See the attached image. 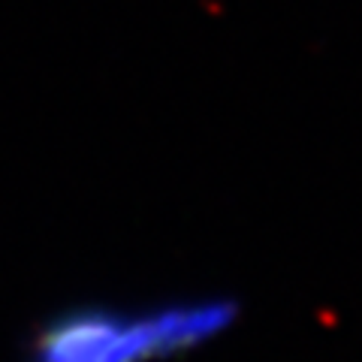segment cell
<instances>
[{"label": "cell", "instance_id": "1", "mask_svg": "<svg viewBox=\"0 0 362 362\" xmlns=\"http://www.w3.org/2000/svg\"><path fill=\"white\" fill-rule=\"evenodd\" d=\"M239 305L223 296L175 299L148 308L76 305L33 329L28 362H166L233 329Z\"/></svg>", "mask_w": 362, "mask_h": 362}]
</instances>
